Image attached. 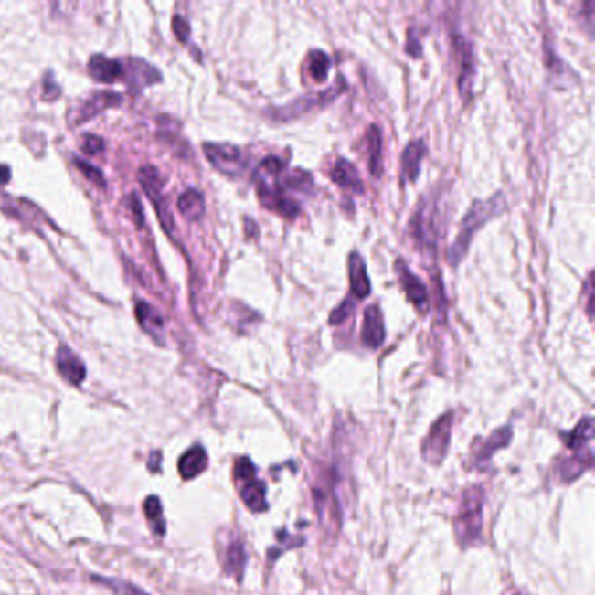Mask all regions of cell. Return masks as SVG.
I'll use <instances>...</instances> for the list:
<instances>
[{
	"mask_svg": "<svg viewBox=\"0 0 595 595\" xmlns=\"http://www.w3.org/2000/svg\"><path fill=\"white\" fill-rule=\"evenodd\" d=\"M506 210V199L505 196L498 192L494 196H491L485 201H475L470 210L466 211L462 222H461L460 232L454 239V243L451 245V249L447 251V260L451 266H458L461 260L464 259L468 247L473 239V236L479 232L489 220H493L494 217L501 215L503 211Z\"/></svg>",
	"mask_w": 595,
	"mask_h": 595,
	"instance_id": "1",
	"label": "cell"
},
{
	"mask_svg": "<svg viewBox=\"0 0 595 595\" xmlns=\"http://www.w3.org/2000/svg\"><path fill=\"white\" fill-rule=\"evenodd\" d=\"M136 320L140 326L153 335L154 339H157L163 345V335H165V322L163 316L159 314V311H155L151 304L147 303H138L136 309H134Z\"/></svg>",
	"mask_w": 595,
	"mask_h": 595,
	"instance_id": "15",
	"label": "cell"
},
{
	"mask_svg": "<svg viewBox=\"0 0 595 595\" xmlns=\"http://www.w3.org/2000/svg\"><path fill=\"white\" fill-rule=\"evenodd\" d=\"M368 143V170L374 176H379L383 172V136L376 124H372L367 132Z\"/></svg>",
	"mask_w": 595,
	"mask_h": 595,
	"instance_id": "19",
	"label": "cell"
},
{
	"mask_svg": "<svg viewBox=\"0 0 595 595\" xmlns=\"http://www.w3.org/2000/svg\"><path fill=\"white\" fill-rule=\"evenodd\" d=\"M80 149H82V153L96 155L103 151V140L95 134H86L80 140Z\"/></svg>",
	"mask_w": 595,
	"mask_h": 595,
	"instance_id": "27",
	"label": "cell"
},
{
	"mask_svg": "<svg viewBox=\"0 0 595 595\" xmlns=\"http://www.w3.org/2000/svg\"><path fill=\"white\" fill-rule=\"evenodd\" d=\"M9 178H11V170L7 166H0V184L9 182Z\"/></svg>",
	"mask_w": 595,
	"mask_h": 595,
	"instance_id": "34",
	"label": "cell"
},
{
	"mask_svg": "<svg viewBox=\"0 0 595 595\" xmlns=\"http://www.w3.org/2000/svg\"><path fill=\"white\" fill-rule=\"evenodd\" d=\"M122 70L128 76L130 86L136 88V90H142L145 86H151L155 80L161 79V74L157 72V69H154L153 65H149L147 61L136 59V58L128 59L126 61V67L122 65Z\"/></svg>",
	"mask_w": 595,
	"mask_h": 595,
	"instance_id": "12",
	"label": "cell"
},
{
	"mask_svg": "<svg viewBox=\"0 0 595 595\" xmlns=\"http://www.w3.org/2000/svg\"><path fill=\"white\" fill-rule=\"evenodd\" d=\"M207 466H208V454L205 447L194 445L178 460V473L184 480L196 479L207 470Z\"/></svg>",
	"mask_w": 595,
	"mask_h": 595,
	"instance_id": "13",
	"label": "cell"
},
{
	"mask_svg": "<svg viewBox=\"0 0 595 595\" xmlns=\"http://www.w3.org/2000/svg\"><path fill=\"white\" fill-rule=\"evenodd\" d=\"M173 32H175L176 37L180 38L182 44H187L189 37H191V27H189L187 19H184L182 16H175L173 18Z\"/></svg>",
	"mask_w": 595,
	"mask_h": 595,
	"instance_id": "28",
	"label": "cell"
},
{
	"mask_svg": "<svg viewBox=\"0 0 595 595\" xmlns=\"http://www.w3.org/2000/svg\"><path fill=\"white\" fill-rule=\"evenodd\" d=\"M585 293H587V313L589 316H592V309H594V280H592V274H589L587 278V283H585Z\"/></svg>",
	"mask_w": 595,
	"mask_h": 595,
	"instance_id": "31",
	"label": "cell"
},
{
	"mask_svg": "<svg viewBox=\"0 0 595 595\" xmlns=\"http://www.w3.org/2000/svg\"><path fill=\"white\" fill-rule=\"evenodd\" d=\"M395 269H397L398 282L402 285L403 292H405L409 303H412L421 313H426L430 309V293H428L426 285L422 283L421 280L416 274H412L409 271V268L405 266L403 260H398Z\"/></svg>",
	"mask_w": 595,
	"mask_h": 595,
	"instance_id": "7",
	"label": "cell"
},
{
	"mask_svg": "<svg viewBox=\"0 0 595 595\" xmlns=\"http://www.w3.org/2000/svg\"><path fill=\"white\" fill-rule=\"evenodd\" d=\"M483 501L485 493L480 485H472L462 493L460 510L454 520V531L462 545H473L479 541L483 524Z\"/></svg>",
	"mask_w": 595,
	"mask_h": 595,
	"instance_id": "2",
	"label": "cell"
},
{
	"mask_svg": "<svg viewBox=\"0 0 595 595\" xmlns=\"http://www.w3.org/2000/svg\"><path fill=\"white\" fill-rule=\"evenodd\" d=\"M341 91H343V82L339 79V84L334 90H326V91L318 93V95L301 96V98H297L295 101L288 103L285 107L276 109L272 117L276 121H292V119H295L299 115L306 114L313 107L325 105L328 101H332Z\"/></svg>",
	"mask_w": 595,
	"mask_h": 595,
	"instance_id": "6",
	"label": "cell"
},
{
	"mask_svg": "<svg viewBox=\"0 0 595 595\" xmlns=\"http://www.w3.org/2000/svg\"><path fill=\"white\" fill-rule=\"evenodd\" d=\"M353 311V303L351 301H345L341 306L337 307L332 314H330V324L337 325L341 322H345V318L351 314Z\"/></svg>",
	"mask_w": 595,
	"mask_h": 595,
	"instance_id": "29",
	"label": "cell"
},
{
	"mask_svg": "<svg viewBox=\"0 0 595 595\" xmlns=\"http://www.w3.org/2000/svg\"><path fill=\"white\" fill-rule=\"evenodd\" d=\"M178 210L187 218V220H197L205 213V197L203 194L196 189H187L184 192L178 201Z\"/></svg>",
	"mask_w": 595,
	"mask_h": 595,
	"instance_id": "20",
	"label": "cell"
},
{
	"mask_svg": "<svg viewBox=\"0 0 595 595\" xmlns=\"http://www.w3.org/2000/svg\"><path fill=\"white\" fill-rule=\"evenodd\" d=\"M234 477L241 489V498L251 512H264L268 508L266 501V487L260 480L257 479L255 466L249 458L236 461Z\"/></svg>",
	"mask_w": 595,
	"mask_h": 595,
	"instance_id": "3",
	"label": "cell"
},
{
	"mask_svg": "<svg viewBox=\"0 0 595 595\" xmlns=\"http://www.w3.org/2000/svg\"><path fill=\"white\" fill-rule=\"evenodd\" d=\"M88 69H90V76L100 82H105V84L114 82L124 74L121 61L111 59L103 55H95L91 58L88 63Z\"/></svg>",
	"mask_w": 595,
	"mask_h": 595,
	"instance_id": "14",
	"label": "cell"
},
{
	"mask_svg": "<svg viewBox=\"0 0 595 595\" xmlns=\"http://www.w3.org/2000/svg\"><path fill=\"white\" fill-rule=\"evenodd\" d=\"M74 161H76L79 172L82 173V175H86L88 180H91V182L96 184V186H105V178H103V175H101L100 170H96L95 166H91L90 163H86V161H82V159H79V157H76Z\"/></svg>",
	"mask_w": 595,
	"mask_h": 595,
	"instance_id": "26",
	"label": "cell"
},
{
	"mask_svg": "<svg viewBox=\"0 0 595 595\" xmlns=\"http://www.w3.org/2000/svg\"><path fill=\"white\" fill-rule=\"evenodd\" d=\"M161 460H163V454L159 451H154L151 452V458L147 461V466L153 473H159L161 472Z\"/></svg>",
	"mask_w": 595,
	"mask_h": 595,
	"instance_id": "32",
	"label": "cell"
},
{
	"mask_svg": "<svg viewBox=\"0 0 595 595\" xmlns=\"http://www.w3.org/2000/svg\"><path fill=\"white\" fill-rule=\"evenodd\" d=\"M347 266H349V285H351V293L362 301V299H367L370 293H372V283L368 280V274H367V268H365L364 259L358 251H353L349 255V260H347Z\"/></svg>",
	"mask_w": 595,
	"mask_h": 595,
	"instance_id": "11",
	"label": "cell"
},
{
	"mask_svg": "<svg viewBox=\"0 0 595 595\" xmlns=\"http://www.w3.org/2000/svg\"><path fill=\"white\" fill-rule=\"evenodd\" d=\"M386 339L383 313L377 304L365 309L364 325H362V341L365 345L376 349L383 345Z\"/></svg>",
	"mask_w": 595,
	"mask_h": 595,
	"instance_id": "10",
	"label": "cell"
},
{
	"mask_svg": "<svg viewBox=\"0 0 595 595\" xmlns=\"http://www.w3.org/2000/svg\"><path fill=\"white\" fill-rule=\"evenodd\" d=\"M332 178L334 182L343 187L345 191L362 192L364 191V184L360 178V173L355 168L353 163H349L347 159H339L332 170Z\"/></svg>",
	"mask_w": 595,
	"mask_h": 595,
	"instance_id": "16",
	"label": "cell"
},
{
	"mask_svg": "<svg viewBox=\"0 0 595 595\" xmlns=\"http://www.w3.org/2000/svg\"><path fill=\"white\" fill-rule=\"evenodd\" d=\"M143 512H145V517L149 520V526H151L154 535L155 537H165L166 535V520H165V514H163L161 499L157 498L155 494L147 496L143 501Z\"/></svg>",
	"mask_w": 595,
	"mask_h": 595,
	"instance_id": "21",
	"label": "cell"
},
{
	"mask_svg": "<svg viewBox=\"0 0 595 595\" xmlns=\"http://www.w3.org/2000/svg\"><path fill=\"white\" fill-rule=\"evenodd\" d=\"M58 95H59V88L57 86V82H53V76L48 74L46 80H44V98L46 100H55Z\"/></svg>",
	"mask_w": 595,
	"mask_h": 595,
	"instance_id": "30",
	"label": "cell"
},
{
	"mask_svg": "<svg viewBox=\"0 0 595 595\" xmlns=\"http://www.w3.org/2000/svg\"><path fill=\"white\" fill-rule=\"evenodd\" d=\"M57 368L59 376L72 386H79L86 379V367L67 345H61L57 351Z\"/></svg>",
	"mask_w": 595,
	"mask_h": 595,
	"instance_id": "9",
	"label": "cell"
},
{
	"mask_svg": "<svg viewBox=\"0 0 595 595\" xmlns=\"http://www.w3.org/2000/svg\"><path fill=\"white\" fill-rule=\"evenodd\" d=\"M245 566H247V554H245L243 543L241 541H232L228 552H226L224 569L228 571V575L236 576L238 579H241Z\"/></svg>",
	"mask_w": 595,
	"mask_h": 595,
	"instance_id": "22",
	"label": "cell"
},
{
	"mask_svg": "<svg viewBox=\"0 0 595 595\" xmlns=\"http://www.w3.org/2000/svg\"><path fill=\"white\" fill-rule=\"evenodd\" d=\"M328 70H330V58L326 57L324 51H316L311 55L309 59V72L311 77L316 82H324L328 77Z\"/></svg>",
	"mask_w": 595,
	"mask_h": 595,
	"instance_id": "25",
	"label": "cell"
},
{
	"mask_svg": "<svg viewBox=\"0 0 595 595\" xmlns=\"http://www.w3.org/2000/svg\"><path fill=\"white\" fill-rule=\"evenodd\" d=\"M451 431H452V414H445L431 426L428 437L422 441L424 461L431 464H441L451 443Z\"/></svg>",
	"mask_w": 595,
	"mask_h": 595,
	"instance_id": "5",
	"label": "cell"
},
{
	"mask_svg": "<svg viewBox=\"0 0 595 595\" xmlns=\"http://www.w3.org/2000/svg\"><path fill=\"white\" fill-rule=\"evenodd\" d=\"M93 581L98 585H103L105 589L112 590L115 595H149L145 590L138 589L130 581H122L117 578H107V576H93Z\"/></svg>",
	"mask_w": 595,
	"mask_h": 595,
	"instance_id": "24",
	"label": "cell"
},
{
	"mask_svg": "<svg viewBox=\"0 0 595 595\" xmlns=\"http://www.w3.org/2000/svg\"><path fill=\"white\" fill-rule=\"evenodd\" d=\"M510 441H512V428L506 426V428H503V430L494 431L487 441H483V445H482V449H480L477 460H479V462L491 460L493 454H494L496 451H499V449L506 447V445L510 443Z\"/></svg>",
	"mask_w": 595,
	"mask_h": 595,
	"instance_id": "23",
	"label": "cell"
},
{
	"mask_svg": "<svg viewBox=\"0 0 595 595\" xmlns=\"http://www.w3.org/2000/svg\"><path fill=\"white\" fill-rule=\"evenodd\" d=\"M426 154V145L421 140L410 142L402 154V173L405 178L416 182L420 176L422 157Z\"/></svg>",
	"mask_w": 595,
	"mask_h": 595,
	"instance_id": "17",
	"label": "cell"
},
{
	"mask_svg": "<svg viewBox=\"0 0 595 595\" xmlns=\"http://www.w3.org/2000/svg\"><path fill=\"white\" fill-rule=\"evenodd\" d=\"M454 48L458 51L461 59L460 72V93L464 100L472 96V88H473V77H475V59H473V49L468 40L456 36L454 37Z\"/></svg>",
	"mask_w": 595,
	"mask_h": 595,
	"instance_id": "8",
	"label": "cell"
},
{
	"mask_svg": "<svg viewBox=\"0 0 595 595\" xmlns=\"http://www.w3.org/2000/svg\"><path fill=\"white\" fill-rule=\"evenodd\" d=\"M407 51L410 53V57L414 58H420L421 57L422 49H421V44H420V40L418 38L410 37L409 36V44H407Z\"/></svg>",
	"mask_w": 595,
	"mask_h": 595,
	"instance_id": "33",
	"label": "cell"
},
{
	"mask_svg": "<svg viewBox=\"0 0 595 595\" xmlns=\"http://www.w3.org/2000/svg\"><path fill=\"white\" fill-rule=\"evenodd\" d=\"M205 154L211 165L228 176H239L245 172L249 159L243 151L230 143H205Z\"/></svg>",
	"mask_w": 595,
	"mask_h": 595,
	"instance_id": "4",
	"label": "cell"
},
{
	"mask_svg": "<svg viewBox=\"0 0 595 595\" xmlns=\"http://www.w3.org/2000/svg\"><path fill=\"white\" fill-rule=\"evenodd\" d=\"M121 100H122V96L119 95V93H112V91H101V93H96V95L91 96V98L84 103V107L80 109L79 122L95 117L96 114H100L101 111H105V109H109V107L119 105Z\"/></svg>",
	"mask_w": 595,
	"mask_h": 595,
	"instance_id": "18",
	"label": "cell"
}]
</instances>
